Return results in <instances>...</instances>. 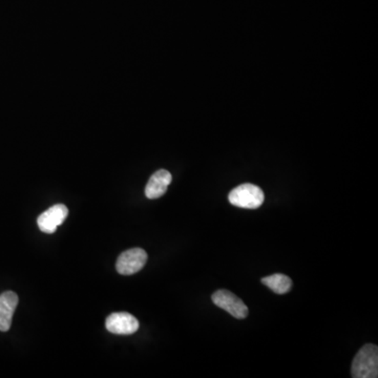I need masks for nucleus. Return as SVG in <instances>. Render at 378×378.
<instances>
[{
  "label": "nucleus",
  "instance_id": "7",
  "mask_svg": "<svg viewBox=\"0 0 378 378\" xmlns=\"http://www.w3.org/2000/svg\"><path fill=\"white\" fill-rule=\"evenodd\" d=\"M18 301V295L13 291H6L0 295V331L10 330Z\"/></svg>",
  "mask_w": 378,
  "mask_h": 378
},
{
  "label": "nucleus",
  "instance_id": "3",
  "mask_svg": "<svg viewBox=\"0 0 378 378\" xmlns=\"http://www.w3.org/2000/svg\"><path fill=\"white\" fill-rule=\"evenodd\" d=\"M148 254L142 248L126 250L119 256L116 269L122 276H131L143 269L148 262Z\"/></svg>",
  "mask_w": 378,
  "mask_h": 378
},
{
  "label": "nucleus",
  "instance_id": "9",
  "mask_svg": "<svg viewBox=\"0 0 378 378\" xmlns=\"http://www.w3.org/2000/svg\"><path fill=\"white\" fill-rule=\"evenodd\" d=\"M262 283L276 295H285V293H289L293 287L291 278L282 273L266 276V278H262Z\"/></svg>",
  "mask_w": 378,
  "mask_h": 378
},
{
  "label": "nucleus",
  "instance_id": "6",
  "mask_svg": "<svg viewBox=\"0 0 378 378\" xmlns=\"http://www.w3.org/2000/svg\"><path fill=\"white\" fill-rule=\"evenodd\" d=\"M69 215V209L66 205L56 204L41 213L37 219L39 229L45 233H54L58 227L62 225Z\"/></svg>",
  "mask_w": 378,
  "mask_h": 378
},
{
  "label": "nucleus",
  "instance_id": "8",
  "mask_svg": "<svg viewBox=\"0 0 378 378\" xmlns=\"http://www.w3.org/2000/svg\"><path fill=\"white\" fill-rule=\"evenodd\" d=\"M172 174L167 170H160L150 177L146 187V196L150 200L161 198L167 191L168 187L172 183Z\"/></svg>",
  "mask_w": 378,
  "mask_h": 378
},
{
  "label": "nucleus",
  "instance_id": "1",
  "mask_svg": "<svg viewBox=\"0 0 378 378\" xmlns=\"http://www.w3.org/2000/svg\"><path fill=\"white\" fill-rule=\"evenodd\" d=\"M351 375L354 378L378 377V348L368 343L358 351L352 362Z\"/></svg>",
  "mask_w": 378,
  "mask_h": 378
},
{
  "label": "nucleus",
  "instance_id": "5",
  "mask_svg": "<svg viewBox=\"0 0 378 378\" xmlns=\"http://www.w3.org/2000/svg\"><path fill=\"white\" fill-rule=\"evenodd\" d=\"M107 331L118 336H131L139 329V321L131 313L114 312L105 321Z\"/></svg>",
  "mask_w": 378,
  "mask_h": 378
},
{
  "label": "nucleus",
  "instance_id": "4",
  "mask_svg": "<svg viewBox=\"0 0 378 378\" xmlns=\"http://www.w3.org/2000/svg\"><path fill=\"white\" fill-rule=\"evenodd\" d=\"M213 304L219 308L227 311L229 314L237 319H244L248 317V307L244 304L240 297L233 295L230 291L222 289V290L215 291L211 297Z\"/></svg>",
  "mask_w": 378,
  "mask_h": 378
},
{
  "label": "nucleus",
  "instance_id": "2",
  "mask_svg": "<svg viewBox=\"0 0 378 378\" xmlns=\"http://www.w3.org/2000/svg\"><path fill=\"white\" fill-rule=\"evenodd\" d=\"M228 200L233 206L240 208L256 209L264 203L265 196L260 187L247 183L231 190Z\"/></svg>",
  "mask_w": 378,
  "mask_h": 378
}]
</instances>
